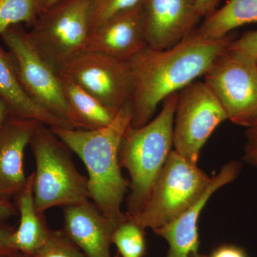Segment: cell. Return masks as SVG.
Wrapping results in <instances>:
<instances>
[{
    "mask_svg": "<svg viewBox=\"0 0 257 257\" xmlns=\"http://www.w3.org/2000/svg\"><path fill=\"white\" fill-rule=\"evenodd\" d=\"M234 39L229 34L218 40H206L192 33L170 48L147 46L128 59L134 82L131 126L147 124L160 102L204 75Z\"/></svg>",
    "mask_w": 257,
    "mask_h": 257,
    "instance_id": "1",
    "label": "cell"
},
{
    "mask_svg": "<svg viewBox=\"0 0 257 257\" xmlns=\"http://www.w3.org/2000/svg\"><path fill=\"white\" fill-rule=\"evenodd\" d=\"M132 119L133 106L128 101L112 122L104 127L94 130L50 127L85 165L89 199L106 217L119 223L127 216L121 207L130 188V181L121 172L119 147Z\"/></svg>",
    "mask_w": 257,
    "mask_h": 257,
    "instance_id": "2",
    "label": "cell"
},
{
    "mask_svg": "<svg viewBox=\"0 0 257 257\" xmlns=\"http://www.w3.org/2000/svg\"><path fill=\"white\" fill-rule=\"evenodd\" d=\"M177 97L178 92L167 96L155 119L138 128L130 124L121 139L120 165L130 175L126 213L131 217L145 207L154 184L172 152Z\"/></svg>",
    "mask_w": 257,
    "mask_h": 257,
    "instance_id": "3",
    "label": "cell"
},
{
    "mask_svg": "<svg viewBox=\"0 0 257 257\" xmlns=\"http://www.w3.org/2000/svg\"><path fill=\"white\" fill-rule=\"evenodd\" d=\"M30 145L36 162L33 191L37 210L45 214L50 208L89 200L87 177L77 170L70 149L50 126L40 123Z\"/></svg>",
    "mask_w": 257,
    "mask_h": 257,
    "instance_id": "4",
    "label": "cell"
},
{
    "mask_svg": "<svg viewBox=\"0 0 257 257\" xmlns=\"http://www.w3.org/2000/svg\"><path fill=\"white\" fill-rule=\"evenodd\" d=\"M212 177L172 150L143 210L133 219L153 231L175 220L200 199Z\"/></svg>",
    "mask_w": 257,
    "mask_h": 257,
    "instance_id": "5",
    "label": "cell"
},
{
    "mask_svg": "<svg viewBox=\"0 0 257 257\" xmlns=\"http://www.w3.org/2000/svg\"><path fill=\"white\" fill-rule=\"evenodd\" d=\"M90 0H59L42 11L29 36L57 73L84 50L89 33Z\"/></svg>",
    "mask_w": 257,
    "mask_h": 257,
    "instance_id": "6",
    "label": "cell"
},
{
    "mask_svg": "<svg viewBox=\"0 0 257 257\" xmlns=\"http://www.w3.org/2000/svg\"><path fill=\"white\" fill-rule=\"evenodd\" d=\"M256 60L228 47L204 74L228 119L246 128L257 121Z\"/></svg>",
    "mask_w": 257,
    "mask_h": 257,
    "instance_id": "7",
    "label": "cell"
},
{
    "mask_svg": "<svg viewBox=\"0 0 257 257\" xmlns=\"http://www.w3.org/2000/svg\"><path fill=\"white\" fill-rule=\"evenodd\" d=\"M1 39L29 95L47 110L79 128L64 97L60 77L39 53L24 25L10 27Z\"/></svg>",
    "mask_w": 257,
    "mask_h": 257,
    "instance_id": "8",
    "label": "cell"
},
{
    "mask_svg": "<svg viewBox=\"0 0 257 257\" xmlns=\"http://www.w3.org/2000/svg\"><path fill=\"white\" fill-rule=\"evenodd\" d=\"M227 119L226 111L207 83H190L178 92L173 126L175 151L197 165L208 139Z\"/></svg>",
    "mask_w": 257,
    "mask_h": 257,
    "instance_id": "9",
    "label": "cell"
},
{
    "mask_svg": "<svg viewBox=\"0 0 257 257\" xmlns=\"http://www.w3.org/2000/svg\"><path fill=\"white\" fill-rule=\"evenodd\" d=\"M58 75L67 77L118 112L134 89L127 62L99 52L82 51L64 64Z\"/></svg>",
    "mask_w": 257,
    "mask_h": 257,
    "instance_id": "10",
    "label": "cell"
},
{
    "mask_svg": "<svg viewBox=\"0 0 257 257\" xmlns=\"http://www.w3.org/2000/svg\"><path fill=\"white\" fill-rule=\"evenodd\" d=\"M143 11L148 46L156 50L187 38L201 19L197 0H145Z\"/></svg>",
    "mask_w": 257,
    "mask_h": 257,
    "instance_id": "11",
    "label": "cell"
},
{
    "mask_svg": "<svg viewBox=\"0 0 257 257\" xmlns=\"http://www.w3.org/2000/svg\"><path fill=\"white\" fill-rule=\"evenodd\" d=\"M40 123L10 114L0 124V200L11 202L26 186L25 149Z\"/></svg>",
    "mask_w": 257,
    "mask_h": 257,
    "instance_id": "12",
    "label": "cell"
},
{
    "mask_svg": "<svg viewBox=\"0 0 257 257\" xmlns=\"http://www.w3.org/2000/svg\"><path fill=\"white\" fill-rule=\"evenodd\" d=\"M147 46L142 4L113 17L92 30L83 51L126 61Z\"/></svg>",
    "mask_w": 257,
    "mask_h": 257,
    "instance_id": "13",
    "label": "cell"
},
{
    "mask_svg": "<svg viewBox=\"0 0 257 257\" xmlns=\"http://www.w3.org/2000/svg\"><path fill=\"white\" fill-rule=\"evenodd\" d=\"M118 224L90 199L64 207V234L87 257H111L112 236Z\"/></svg>",
    "mask_w": 257,
    "mask_h": 257,
    "instance_id": "14",
    "label": "cell"
},
{
    "mask_svg": "<svg viewBox=\"0 0 257 257\" xmlns=\"http://www.w3.org/2000/svg\"><path fill=\"white\" fill-rule=\"evenodd\" d=\"M241 168V164L236 161L223 166L219 173L212 177L205 193L195 204L175 220L154 231L170 245L167 257H189L192 253H198L197 223L202 209L214 192L237 177Z\"/></svg>",
    "mask_w": 257,
    "mask_h": 257,
    "instance_id": "15",
    "label": "cell"
},
{
    "mask_svg": "<svg viewBox=\"0 0 257 257\" xmlns=\"http://www.w3.org/2000/svg\"><path fill=\"white\" fill-rule=\"evenodd\" d=\"M0 98L10 114L36 120L50 127L75 128L70 123L39 104L29 95L19 79L13 58L0 47Z\"/></svg>",
    "mask_w": 257,
    "mask_h": 257,
    "instance_id": "16",
    "label": "cell"
},
{
    "mask_svg": "<svg viewBox=\"0 0 257 257\" xmlns=\"http://www.w3.org/2000/svg\"><path fill=\"white\" fill-rule=\"evenodd\" d=\"M34 173L28 176L25 188L17 196V209L20 224L12 238L15 249L25 256L35 255L45 244L51 230L47 226L45 214L37 210L33 191Z\"/></svg>",
    "mask_w": 257,
    "mask_h": 257,
    "instance_id": "17",
    "label": "cell"
},
{
    "mask_svg": "<svg viewBox=\"0 0 257 257\" xmlns=\"http://www.w3.org/2000/svg\"><path fill=\"white\" fill-rule=\"evenodd\" d=\"M251 23H257V0H229L205 18L192 33L206 40H218L234 29Z\"/></svg>",
    "mask_w": 257,
    "mask_h": 257,
    "instance_id": "18",
    "label": "cell"
},
{
    "mask_svg": "<svg viewBox=\"0 0 257 257\" xmlns=\"http://www.w3.org/2000/svg\"><path fill=\"white\" fill-rule=\"evenodd\" d=\"M59 77L64 97L79 128L97 130L112 122L117 112L104 105L70 79L63 76Z\"/></svg>",
    "mask_w": 257,
    "mask_h": 257,
    "instance_id": "19",
    "label": "cell"
},
{
    "mask_svg": "<svg viewBox=\"0 0 257 257\" xmlns=\"http://www.w3.org/2000/svg\"><path fill=\"white\" fill-rule=\"evenodd\" d=\"M41 13L40 0H0V39L13 25L31 28Z\"/></svg>",
    "mask_w": 257,
    "mask_h": 257,
    "instance_id": "20",
    "label": "cell"
},
{
    "mask_svg": "<svg viewBox=\"0 0 257 257\" xmlns=\"http://www.w3.org/2000/svg\"><path fill=\"white\" fill-rule=\"evenodd\" d=\"M127 214V213H126ZM144 228L131 216H126L116 226L112 236L122 257H142L146 248Z\"/></svg>",
    "mask_w": 257,
    "mask_h": 257,
    "instance_id": "21",
    "label": "cell"
},
{
    "mask_svg": "<svg viewBox=\"0 0 257 257\" xmlns=\"http://www.w3.org/2000/svg\"><path fill=\"white\" fill-rule=\"evenodd\" d=\"M145 0H90V32L116 15L140 6Z\"/></svg>",
    "mask_w": 257,
    "mask_h": 257,
    "instance_id": "22",
    "label": "cell"
},
{
    "mask_svg": "<svg viewBox=\"0 0 257 257\" xmlns=\"http://www.w3.org/2000/svg\"><path fill=\"white\" fill-rule=\"evenodd\" d=\"M31 257H87L63 230H51L45 244Z\"/></svg>",
    "mask_w": 257,
    "mask_h": 257,
    "instance_id": "23",
    "label": "cell"
},
{
    "mask_svg": "<svg viewBox=\"0 0 257 257\" xmlns=\"http://www.w3.org/2000/svg\"><path fill=\"white\" fill-rule=\"evenodd\" d=\"M229 47L257 60V30L245 32L239 38L234 39Z\"/></svg>",
    "mask_w": 257,
    "mask_h": 257,
    "instance_id": "24",
    "label": "cell"
},
{
    "mask_svg": "<svg viewBox=\"0 0 257 257\" xmlns=\"http://www.w3.org/2000/svg\"><path fill=\"white\" fill-rule=\"evenodd\" d=\"M243 160L257 168V121L246 128Z\"/></svg>",
    "mask_w": 257,
    "mask_h": 257,
    "instance_id": "25",
    "label": "cell"
},
{
    "mask_svg": "<svg viewBox=\"0 0 257 257\" xmlns=\"http://www.w3.org/2000/svg\"><path fill=\"white\" fill-rule=\"evenodd\" d=\"M15 230L0 223V257L10 256L18 253L15 249L12 241Z\"/></svg>",
    "mask_w": 257,
    "mask_h": 257,
    "instance_id": "26",
    "label": "cell"
},
{
    "mask_svg": "<svg viewBox=\"0 0 257 257\" xmlns=\"http://www.w3.org/2000/svg\"><path fill=\"white\" fill-rule=\"evenodd\" d=\"M199 257H248L244 250L234 245H224L216 248L209 256L198 254Z\"/></svg>",
    "mask_w": 257,
    "mask_h": 257,
    "instance_id": "27",
    "label": "cell"
},
{
    "mask_svg": "<svg viewBox=\"0 0 257 257\" xmlns=\"http://www.w3.org/2000/svg\"><path fill=\"white\" fill-rule=\"evenodd\" d=\"M221 0H197L198 12L201 18H207L217 10Z\"/></svg>",
    "mask_w": 257,
    "mask_h": 257,
    "instance_id": "28",
    "label": "cell"
},
{
    "mask_svg": "<svg viewBox=\"0 0 257 257\" xmlns=\"http://www.w3.org/2000/svg\"><path fill=\"white\" fill-rule=\"evenodd\" d=\"M18 211L11 202L0 200V221L18 215Z\"/></svg>",
    "mask_w": 257,
    "mask_h": 257,
    "instance_id": "29",
    "label": "cell"
},
{
    "mask_svg": "<svg viewBox=\"0 0 257 257\" xmlns=\"http://www.w3.org/2000/svg\"><path fill=\"white\" fill-rule=\"evenodd\" d=\"M10 115L9 108L5 101L0 98V124Z\"/></svg>",
    "mask_w": 257,
    "mask_h": 257,
    "instance_id": "30",
    "label": "cell"
},
{
    "mask_svg": "<svg viewBox=\"0 0 257 257\" xmlns=\"http://www.w3.org/2000/svg\"><path fill=\"white\" fill-rule=\"evenodd\" d=\"M41 1L42 12L50 8L52 5L58 2L59 0H40Z\"/></svg>",
    "mask_w": 257,
    "mask_h": 257,
    "instance_id": "31",
    "label": "cell"
},
{
    "mask_svg": "<svg viewBox=\"0 0 257 257\" xmlns=\"http://www.w3.org/2000/svg\"><path fill=\"white\" fill-rule=\"evenodd\" d=\"M7 257H29L28 256H25V255L21 253H17L15 254L11 255V256H8Z\"/></svg>",
    "mask_w": 257,
    "mask_h": 257,
    "instance_id": "32",
    "label": "cell"
},
{
    "mask_svg": "<svg viewBox=\"0 0 257 257\" xmlns=\"http://www.w3.org/2000/svg\"><path fill=\"white\" fill-rule=\"evenodd\" d=\"M198 254H199L198 253H192L189 257H199L198 256Z\"/></svg>",
    "mask_w": 257,
    "mask_h": 257,
    "instance_id": "33",
    "label": "cell"
},
{
    "mask_svg": "<svg viewBox=\"0 0 257 257\" xmlns=\"http://www.w3.org/2000/svg\"><path fill=\"white\" fill-rule=\"evenodd\" d=\"M10 256H11V255H10ZM6 256H2V257H6Z\"/></svg>",
    "mask_w": 257,
    "mask_h": 257,
    "instance_id": "34",
    "label": "cell"
},
{
    "mask_svg": "<svg viewBox=\"0 0 257 257\" xmlns=\"http://www.w3.org/2000/svg\"><path fill=\"white\" fill-rule=\"evenodd\" d=\"M256 63H257V60H256Z\"/></svg>",
    "mask_w": 257,
    "mask_h": 257,
    "instance_id": "35",
    "label": "cell"
}]
</instances>
